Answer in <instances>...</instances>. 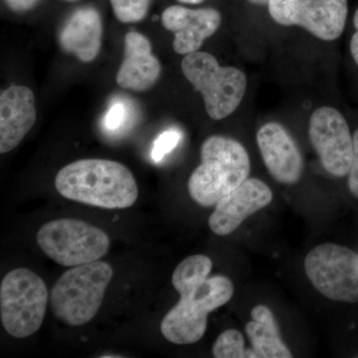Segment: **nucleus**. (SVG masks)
<instances>
[{
    "mask_svg": "<svg viewBox=\"0 0 358 358\" xmlns=\"http://www.w3.org/2000/svg\"><path fill=\"white\" fill-rule=\"evenodd\" d=\"M253 320L246 326L247 336L254 352L260 358H291L293 355L282 343L270 308L257 306L251 312Z\"/></svg>",
    "mask_w": 358,
    "mask_h": 358,
    "instance_id": "obj_17",
    "label": "nucleus"
},
{
    "mask_svg": "<svg viewBox=\"0 0 358 358\" xmlns=\"http://www.w3.org/2000/svg\"><path fill=\"white\" fill-rule=\"evenodd\" d=\"M308 280L329 300L358 303V254L333 243L319 245L305 259Z\"/></svg>",
    "mask_w": 358,
    "mask_h": 358,
    "instance_id": "obj_8",
    "label": "nucleus"
},
{
    "mask_svg": "<svg viewBox=\"0 0 358 358\" xmlns=\"http://www.w3.org/2000/svg\"><path fill=\"white\" fill-rule=\"evenodd\" d=\"M181 138L182 136L178 129H167L160 134L155 141L152 150V159L155 164H159L167 155L171 154L180 143Z\"/></svg>",
    "mask_w": 358,
    "mask_h": 358,
    "instance_id": "obj_22",
    "label": "nucleus"
},
{
    "mask_svg": "<svg viewBox=\"0 0 358 358\" xmlns=\"http://www.w3.org/2000/svg\"><path fill=\"white\" fill-rule=\"evenodd\" d=\"M211 259L204 255H193L185 259L174 270L171 282L180 296L192 293L206 281L212 270Z\"/></svg>",
    "mask_w": 358,
    "mask_h": 358,
    "instance_id": "obj_18",
    "label": "nucleus"
},
{
    "mask_svg": "<svg viewBox=\"0 0 358 358\" xmlns=\"http://www.w3.org/2000/svg\"><path fill=\"white\" fill-rule=\"evenodd\" d=\"M113 275L110 265L100 260L69 268L51 291L54 315L71 327L88 324L100 310Z\"/></svg>",
    "mask_w": 358,
    "mask_h": 358,
    "instance_id": "obj_3",
    "label": "nucleus"
},
{
    "mask_svg": "<svg viewBox=\"0 0 358 358\" xmlns=\"http://www.w3.org/2000/svg\"><path fill=\"white\" fill-rule=\"evenodd\" d=\"M249 3L257 6H268V0H248Z\"/></svg>",
    "mask_w": 358,
    "mask_h": 358,
    "instance_id": "obj_26",
    "label": "nucleus"
},
{
    "mask_svg": "<svg viewBox=\"0 0 358 358\" xmlns=\"http://www.w3.org/2000/svg\"><path fill=\"white\" fill-rule=\"evenodd\" d=\"M352 28L353 31L350 35V43H348V51H350L353 65L358 70V7L353 13Z\"/></svg>",
    "mask_w": 358,
    "mask_h": 358,
    "instance_id": "obj_24",
    "label": "nucleus"
},
{
    "mask_svg": "<svg viewBox=\"0 0 358 358\" xmlns=\"http://www.w3.org/2000/svg\"><path fill=\"white\" fill-rule=\"evenodd\" d=\"M162 65L152 54L150 40L138 32L124 37V60L115 81L122 89L143 92L152 88L160 76Z\"/></svg>",
    "mask_w": 358,
    "mask_h": 358,
    "instance_id": "obj_15",
    "label": "nucleus"
},
{
    "mask_svg": "<svg viewBox=\"0 0 358 358\" xmlns=\"http://www.w3.org/2000/svg\"><path fill=\"white\" fill-rule=\"evenodd\" d=\"M233 294L234 286L225 275L207 278L166 313L160 324L162 336L174 345L197 343L206 331L209 313L227 303Z\"/></svg>",
    "mask_w": 358,
    "mask_h": 358,
    "instance_id": "obj_6",
    "label": "nucleus"
},
{
    "mask_svg": "<svg viewBox=\"0 0 358 358\" xmlns=\"http://www.w3.org/2000/svg\"><path fill=\"white\" fill-rule=\"evenodd\" d=\"M64 1L74 2V1H78V0H64Z\"/></svg>",
    "mask_w": 358,
    "mask_h": 358,
    "instance_id": "obj_28",
    "label": "nucleus"
},
{
    "mask_svg": "<svg viewBox=\"0 0 358 358\" xmlns=\"http://www.w3.org/2000/svg\"><path fill=\"white\" fill-rule=\"evenodd\" d=\"M55 187L61 196L105 209L133 206L138 187L128 167L114 160H77L59 171Z\"/></svg>",
    "mask_w": 358,
    "mask_h": 358,
    "instance_id": "obj_1",
    "label": "nucleus"
},
{
    "mask_svg": "<svg viewBox=\"0 0 358 358\" xmlns=\"http://www.w3.org/2000/svg\"><path fill=\"white\" fill-rule=\"evenodd\" d=\"M257 143L266 169L278 182L296 185L303 171L300 148L279 122H270L259 129Z\"/></svg>",
    "mask_w": 358,
    "mask_h": 358,
    "instance_id": "obj_11",
    "label": "nucleus"
},
{
    "mask_svg": "<svg viewBox=\"0 0 358 358\" xmlns=\"http://www.w3.org/2000/svg\"><path fill=\"white\" fill-rule=\"evenodd\" d=\"M268 14L278 24L298 26L324 41L345 32L348 0H268Z\"/></svg>",
    "mask_w": 358,
    "mask_h": 358,
    "instance_id": "obj_9",
    "label": "nucleus"
},
{
    "mask_svg": "<svg viewBox=\"0 0 358 358\" xmlns=\"http://www.w3.org/2000/svg\"><path fill=\"white\" fill-rule=\"evenodd\" d=\"M48 289L38 275L27 268L9 272L0 285V317L9 336L25 338L44 322Z\"/></svg>",
    "mask_w": 358,
    "mask_h": 358,
    "instance_id": "obj_5",
    "label": "nucleus"
},
{
    "mask_svg": "<svg viewBox=\"0 0 358 358\" xmlns=\"http://www.w3.org/2000/svg\"><path fill=\"white\" fill-rule=\"evenodd\" d=\"M348 185L350 193L358 199V127L353 131V157L348 174Z\"/></svg>",
    "mask_w": 358,
    "mask_h": 358,
    "instance_id": "obj_23",
    "label": "nucleus"
},
{
    "mask_svg": "<svg viewBox=\"0 0 358 358\" xmlns=\"http://www.w3.org/2000/svg\"><path fill=\"white\" fill-rule=\"evenodd\" d=\"M221 21V13L211 7L192 9L171 6L162 15L164 27L174 33L173 48L179 55L199 51L205 40L217 31Z\"/></svg>",
    "mask_w": 358,
    "mask_h": 358,
    "instance_id": "obj_13",
    "label": "nucleus"
},
{
    "mask_svg": "<svg viewBox=\"0 0 358 358\" xmlns=\"http://www.w3.org/2000/svg\"><path fill=\"white\" fill-rule=\"evenodd\" d=\"M178 1L185 4H200L204 0H178Z\"/></svg>",
    "mask_w": 358,
    "mask_h": 358,
    "instance_id": "obj_27",
    "label": "nucleus"
},
{
    "mask_svg": "<svg viewBox=\"0 0 358 358\" xmlns=\"http://www.w3.org/2000/svg\"><path fill=\"white\" fill-rule=\"evenodd\" d=\"M272 200V190L265 182L258 178H247L215 205V210L209 217V227L219 236L229 235Z\"/></svg>",
    "mask_w": 358,
    "mask_h": 358,
    "instance_id": "obj_12",
    "label": "nucleus"
},
{
    "mask_svg": "<svg viewBox=\"0 0 358 358\" xmlns=\"http://www.w3.org/2000/svg\"><path fill=\"white\" fill-rule=\"evenodd\" d=\"M181 70L195 91L201 94L205 110L212 120L220 121L229 117L243 101L246 75L236 67H223L207 52L185 55Z\"/></svg>",
    "mask_w": 358,
    "mask_h": 358,
    "instance_id": "obj_4",
    "label": "nucleus"
},
{
    "mask_svg": "<svg viewBox=\"0 0 358 358\" xmlns=\"http://www.w3.org/2000/svg\"><path fill=\"white\" fill-rule=\"evenodd\" d=\"M308 136L320 164L334 178L350 173L353 157V134L343 113L324 106L310 115Z\"/></svg>",
    "mask_w": 358,
    "mask_h": 358,
    "instance_id": "obj_10",
    "label": "nucleus"
},
{
    "mask_svg": "<svg viewBox=\"0 0 358 358\" xmlns=\"http://www.w3.org/2000/svg\"><path fill=\"white\" fill-rule=\"evenodd\" d=\"M36 240L45 255L64 267L96 262L109 252L110 244L105 231L77 219L49 221L40 228Z\"/></svg>",
    "mask_w": 358,
    "mask_h": 358,
    "instance_id": "obj_7",
    "label": "nucleus"
},
{
    "mask_svg": "<svg viewBox=\"0 0 358 358\" xmlns=\"http://www.w3.org/2000/svg\"><path fill=\"white\" fill-rule=\"evenodd\" d=\"M6 6L16 13H24L31 10L41 0H3Z\"/></svg>",
    "mask_w": 358,
    "mask_h": 358,
    "instance_id": "obj_25",
    "label": "nucleus"
},
{
    "mask_svg": "<svg viewBox=\"0 0 358 358\" xmlns=\"http://www.w3.org/2000/svg\"><path fill=\"white\" fill-rule=\"evenodd\" d=\"M36 122L34 94L24 86H11L0 95V152L14 150Z\"/></svg>",
    "mask_w": 358,
    "mask_h": 358,
    "instance_id": "obj_14",
    "label": "nucleus"
},
{
    "mask_svg": "<svg viewBox=\"0 0 358 358\" xmlns=\"http://www.w3.org/2000/svg\"><path fill=\"white\" fill-rule=\"evenodd\" d=\"M201 164L188 179V192L204 207L216 205L248 178L251 162L246 148L234 138L212 136L200 150Z\"/></svg>",
    "mask_w": 358,
    "mask_h": 358,
    "instance_id": "obj_2",
    "label": "nucleus"
},
{
    "mask_svg": "<svg viewBox=\"0 0 358 358\" xmlns=\"http://www.w3.org/2000/svg\"><path fill=\"white\" fill-rule=\"evenodd\" d=\"M115 18L122 23H134L145 20L150 0H110Z\"/></svg>",
    "mask_w": 358,
    "mask_h": 358,
    "instance_id": "obj_20",
    "label": "nucleus"
},
{
    "mask_svg": "<svg viewBox=\"0 0 358 358\" xmlns=\"http://www.w3.org/2000/svg\"><path fill=\"white\" fill-rule=\"evenodd\" d=\"M215 358H246L243 336L236 329H228L218 336L212 348Z\"/></svg>",
    "mask_w": 358,
    "mask_h": 358,
    "instance_id": "obj_19",
    "label": "nucleus"
},
{
    "mask_svg": "<svg viewBox=\"0 0 358 358\" xmlns=\"http://www.w3.org/2000/svg\"><path fill=\"white\" fill-rule=\"evenodd\" d=\"M131 107L122 100L114 101L102 121V126L107 133H120L129 124Z\"/></svg>",
    "mask_w": 358,
    "mask_h": 358,
    "instance_id": "obj_21",
    "label": "nucleus"
},
{
    "mask_svg": "<svg viewBox=\"0 0 358 358\" xmlns=\"http://www.w3.org/2000/svg\"><path fill=\"white\" fill-rule=\"evenodd\" d=\"M103 21L93 6L80 7L71 14L59 31V45L82 62H92L102 46Z\"/></svg>",
    "mask_w": 358,
    "mask_h": 358,
    "instance_id": "obj_16",
    "label": "nucleus"
}]
</instances>
